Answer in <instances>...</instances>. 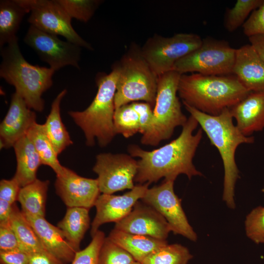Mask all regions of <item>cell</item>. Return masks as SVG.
Masks as SVG:
<instances>
[{
    "instance_id": "11",
    "label": "cell",
    "mask_w": 264,
    "mask_h": 264,
    "mask_svg": "<svg viewBox=\"0 0 264 264\" xmlns=\"http://www.w3.org/2000/svg\"><path fill=\"white\" fill-rule=\"evenodd\" d=\"M23 42L55 71L68 66L80 69L81 47L73 43L63 41L57 35L44 32L31 25Z\"/></svg>"
},
{
    "instance_id": "40",
    "label": "cell",
    "mask_w": 264,
    "mask_h": 264,
    "mask_svg": "<svg viewBox=\"0 0 264 264\" xmlns=\"http://www.w3.org/2000/svg\"><path fill=\"white\" fill-rule=\"evenodd\" d=\"M28 264H65L47 251L28 254Z\"/></svg>"
},
{
    "instance_id": "34",
    "label": "cell",
    "mask_w": 264,
    "mask_h": 264,
    "mask_svg": "<svg viewBox=\"0 0 264 264\" xmlns=\"http://www.w3.org/2000/svg\"><path fill=\"white\" fill-rule=\"evenodd\" d=\"M244 230L247 237L253 242L264 243V206H257L246 215Z\"/></svg>"
},
{
    "instance_id": "23",
    "label": "cell",
    "mask_w": 264,
    "mask_h": 264,
    "mask_svg": "<svg viewBox=\"0 0 264 264\" xmlns=\"http://www.w3.org/2000/svg\"><path fill=\"white\" fill-rule=\"evenodd\" d=\"M108 238L140 263L152 253L168 244L167 240L132 234L115 228L110 231Z\"/></svg>"
},
{
    "instance_id": "5",
    "label": "cell",
    "mask_w": 264,
    "mask_h": 264,
    "mask_svg": "<svg viewBox=\"0 0 264 264\" xmlns=\"http://www.w3.org/2000/svg\"><path fill=\"white\" fill-rule=\"evenodd\" d=\"M115 64L109 74L96 76L97 92L89 106L83 111H69V116L84 133L86 144L92 146L96 138L101 147L107 146L116 134L113 124L114 98L118 79Z\"/></svg>"
},
{
    "instance_id": "19",
    "label": "cell",
    "mask_w": 264,
    "mask_h": 264,
    "mask_svg": "<svg viewBox=\"0 0 264 264\" xmlns=\"http://www.w3.org/2000/svg\"><path fill=\"white\" fill-rule=\"evenodd\" d=\"M232 74L249 91H264V61L250 44L236 49Z\"/></svg>"
},
{
    "instance_id": "29",
    "label": "cell",
    "mask_w": 264,
    "mask_h": 264,
    "mask_svg": "<svg viewBox=\"0 0 264 264\" xmlns=\"http://www.w3.org/2000/svg\"><path fill=\"white\" fill-rule=\"evenodd\" d=\"M10 222L18 240L21 250L28 254L46 251L15 203L13 205Z\"/></svg>"
},
{
    "instance_id": "41",
    "label": "cell",
    "mask_w": 264,
    "mask_h": 264,
    "mask_svg": "<svg viewBox=\"0 0 264 264\" xmlns=\"http://www.w3.org/2000/svg\"><path fill=\"white\" fill-rule=\"evenodd\" d=\"M13 204L0 199V223L10 221Z\"/></svg>"
},
{
    "instance_id": "18",
    "label": "cell",
    "mask_w": 264,
    "mask_h": 264,
    "mask_svg": "<svg viewBox=\"0 0 264 264\" xmlns=\"http://www.w3.org/2000/svg\"><path fill=\"white\" fill-rule=\"evenodd\" d=\"M153 108L144 102H134L115 109L113 117L116 134L129 138L139 132L142 135L150 130L153 122Z\"/></svg>"
},
{
    "instance_id": "20",
    "label": "cell",
    "mask_w": 264,
    "mask_h": 264,
    "mask_svg": "<svg viewBox=\"0 0 264 264\" xmlns=\"http://www.w3.org/2000/svg\"><path fill=\"white\" fill-rule=\"evenodd\" d=\"M236 126L245 136L264 129V91H251L229 109Z\"/></svg>"
},
{
    "instance_id": "2",
    "label": "cell",
    "mask_w": 264,
    "mask_h": 264,
    "mask_svg": "<svg viewBox=\"0 0 264 264\" xmlns=\"http://www.w3.org/2000/svg\"><path fill=\"white\" fill-rule=\"evenodd\" d=\"M185 109L198 121L211 145L218 149L221 156L223 169L222 200L232 209L236 207L235 186L240 178L239 170L235 160V153L242 144H252L253 136L243 135L233 123L229 109H224L218 115L204 113L183 104Z\"/></svg>"
},
{
    "instance_id": "7",
    "label": "cell",
    "mask_w": 264,
    "mask_h": 264,
    "mask_svg": "<svg viewBox=\"0 0 264 264\" xmlns=\"http://www.w3.org/2000/svg\"><path fill=\"white\" fill-rule=\"evenodd\" d=\"M181 74L172 70L158 76L155 102L150 131L141 138L142 144L157 146L172 136L176 128L183 126L188 118L181 110L177 95Z\"/></svg>"
},
{
    "instance_id": "21",
    "label": "cell",
    "mask_w": 264,
    "mask_h": 264,
    "mask_svg": "<svg viewBox=\"0 0 264 264\" xmlns=\"http://www.w3.org/2000/svg\"><path fill=\"white\" fill-rule=\"evenodd\" d=\"M24 216L45 249L65 264H70L76 252L61 230L49 222L45 217Z\"/></svg>"
},
{
    "instance_id": "33",
    "label": "cell",
    "mask_w": 264,
    "mask_h": 264,
    "mask_svg": "<svg viewBox=\"0 0 264 264\" xmlns=\"http://www.w3.org/2000/svg\"><path fill=\"white\" fill-rule=\"evenodd\" d=\"M135 261L127 251L105 238L99 254V264H130Z\"/></svg>"
},
{
    "instance_id": "38",
    "label": "cell",
    "mask_w": 264,
    "mask_h": 264,
    "mask_svg": "<svg viewBox=\"0 0 264 264\" xmlns=\"http://www.w3.org/2000/svg\"><path fill=\"white\" fill-rule=\"evenodd\" d=\"M21 188V186L14 177L10 179H1L0 181V199L11 204L15 203Z\"/></svg>"
},
{
    "instance_id": "10",
    "label": "cell",
    "mask_w": 264,
    "mask_h": 264,
    "mask_svg": "<svg viewBox=\"0 0 264 264\" xmlns=\"http://www.w3.org/2000/svg\"><path fill=\"white\" fill-rule=\"evenodd\" d=\"M30 13L27 22L47 33L65 37L81 47L93 50L92 45L74 30L71 18L58 0H17Z\"/></svg>"
},
{
    "instance_id": "1",
    "label": "cell",
    "mask_w": 264,
    "mask_h": 264,
    "mask_svg": "<svg viewBox=\"0 0 264 264\" xmlns=\"http://www.w3.org/2000/svg\"><path fill=\"white\" fill-rule=\"evenodd\" d=\"M198 125L197 120L190 115L180 134L170 143L152 151L144 150L136 145L129 146L130 155L140 158L134 182L150 184L162 177L175 181L181 174L190 180L193 176H202L193 162L202 137L201 128L194 133Z\"/></svg>"
},
{
    "instance_id": "26",
    "label": "cell",
    "mask_w": 264,
    "mask_h": 264,
    "mask_svg": "<svg viewBox=\"0 0 264 264\" xmlns=\"http://www.w3.org/2000/svg\"><path fill=\"white\" fill-rule=\"evenodd\" d=\"M49 181L37 178L21 187L17 200L25 216L45 217L47 192Z\"/></svg>"
},
{
    "instance_id": "28",
    "label": "cell",
    "mask_w": 264,
    "mask_h": 264,
    "mask_svg": "<svg viewBox=\"0 0 264 264\" xmlns=\"http://www.w3.org/2000/svg\"><path fill=\"white\" fill-rule=\"evenodd\" d=\"M26 136L33 144L42 164L51 168L56 175L61 173L64 166L58 160V155L46 132L44 124L36 122L30 128Z\"/></svg>"
},
{
    "instance_id": "37",
    "label": "cell",
    "mask_w": 264,
    "mask_h": 264,
    "mask_svg": "<svg viewBox=\"0 0 264 264\" xmlns=\"http://www.w3.org/2000/svg\"><path fill=\"white\" fill-rule=\"evenodd\" d=\"M21 250L19 242L10 221L0 223V251Z\"/></svg>"
},
{
    "instance_id": "3",
    "label": "cell",
    "mask_w": 264,
    "mask_h": 264,
    "mask_svg": "<svg viewBox=\"0 0 264 264\" xmlns=\"http://www.w3.org/2000/svg\"><path fill=\"white\" fill-rule=\"evenodd\" d=\"M251 91L233 74H181L177 93L186 104L204 113L218 115L244 99Z\"/></svg>"
},
{
    "instance_id": "42",
    "label": "cell",
    "mask_w": 264,
    "mask_h": 264,
    "mask_svg": "<svg viewBox=\"0 0 264 264\" xmlns=\"http://www.w3.org/2000/svg\"><path fill=\"white\" fill-rule=\"evenodd\" d=\"M250 44L264 61V34L248 38Z\"/></svg>"
},
{
    "instance_id": "36",
    "label": "cell",
    "mask_w": 264,
    "mask_h": 264,
    "mask_svg": "<svg viewBox=\"0 0 264 264\" xmlns=\"http://www.w3.org/2000/svg\"><path fill=\"white\" fill-rule=\"evenodd\" d=\"M242 26L244 34L248 38L264 34V0L251 13Z\"/></svg>"
},
{
    "instance_id": "22",
    "label": "cell",
    "mask_w": 264,
    "mask_h": 264,
    "mask_svg": "<svg viewBox=\"0 0 264 264\" xmlns=\"http://www.w3.org/2000/svg\"><path fill=\"white\" fill-rule=\"evenodd\" d=\"M17 160V168L13 177L21 187L35 181L41 165V158L33 144L26 135L13 146Z\"/></svg>"
},
{
    "instance_id": "32",
    "label": "cell",
    "mask_w": 264,
    "mask_h": 264,
    "mask_svg": "<svg viewBox=\"0 0 264 264\" xmlns=\"http://www.w3.org/2000/svg\"><path fill=\"white\" fill-rule=\"evenodd\" d=\"M70 18L88 22L103 2L101 0H58Z\"/></svg>"
},
{
    "instance_id": "14",
    "label": "cell",
    "mask_w": 264,
    "mask_h": 264,
    "mask_svg": "<svg viewBox=\"0 0 264 264\" xmlns=\"http://www.w3.org/2000/svg\"><path fill=\"white\" fill-rule=\"evenodd\" d=\"M56 193L67 207H78L89 209L95 206L100 195L97 179L81 176L64 166L56 175Z\"/></svg>"
},
{
    "instance_id": "9",
    "label": "cell",
    "mask_w": 264,
    "mask_h": 264,
    "mask_svg": "<svg viewBox=\"0 0 264 264\" xmlns=\"http://www.w3.org/2000/svg\"><path fill=\"white\" fill-rule=\"evenodd\" d=\"M202 39L195 33H179L171 37L154 34L149 38L141 51L157 76L172 71L180 59L196 50Z\"/></svg>"
},
{
    "instance_id": "44",
    "label": "cell",
    "mask_w": 264,
    "mask_h": 264,
    "mask_svg": "<svg viewBox=\"0 0 264 264\" xmlns=\"http://www.w3.org/2000/svg\"><path fill=\"white\" fill-rule=\"evenodd\" d=\"M262 192L263 193L264 196V187L262 189Z\"/></svg>"
},
{
    "instance_id": "25",
    "label": "cell",
    "mask_w": 264,
    "mask_h": 264,
    "mask_svg": "<svg viewBox=\"0 0 264 264\" xmlns=\"http://www.w3.org/2000/svg\"><path fill=\"white\" fill-rule=\"evenodd\" d=\"M29 13L17 0H0V49L17 38L22 20Z\"/></svg>"
},
{
    "instance_id": "27",
    "label": "cell",
    "mask_w": 264,
    "mask_h": 264,
    "mask_svg": "<svg viewBox=\"0 0 264 264\" xmlns=\"http://www.w3.org/2000/svg\"><path fill=\"white\" fill-rule=\"evenodd\" d=\"M66 92V89H63L54 99L50 113L44 124L46 132L58 155L73 144L69 133L62 122L60 113L61 103Z\"/></svg>"
},
{
    "instance_id": "6",
    "label": "cell",
    "mask_w": 264,
    "mask_h": 264,
    "mask_svg": "<svg viewBox=\"0 0 264 264\" xmlns=\"http://www.w3.org/2000/svg\"><path fill=\"white\" fill-rule=\"evenodd\" d=\"M118 79L114 98L115 110L132 102L141 101L154 108L158 76L143 57L141 47L133 44L114 64Z\"/></svg>"
},
{
    "instance_id": "13",
    "label": "cell",
    "mask_w": 264,
    "mask_h": 264,
    "mask_svg": "<svg viewBox=\"0 0 264 264\" xmlns=\"http://www.w3.org/2000/svg\"><path fill=\"white\" fill-rule=\"evenodd\" d=\"M92 170L98 175L100 193L112 194L134 188L138 163L127 154L102 153L96 155Z\"/></svg>"
},
{
    "instance_id": "8",
    "label": "cell",
    "mask_w": 264,
    "mask_h": 264,
    "mask_svg": "<svg viewBox=\"0 0 264 264\" xmlns=\"http://www.w3.org/2000/svg\"><path fill=\"white\" fill-rule=\"evenodd\" d=\"M236 49L226 41L206 37L199 47L178 60L174 71L205 75L232 74Z\"/></svg>"
},
{
    "instance_id": "35",
    "label": "cell",
    "mask_w": 264,
    "mask_h": 264,
    "mask_svg": "<svg viewBox=\"0 0 264 264\" xmlns=\"http://www.w3.org/2000/svg\"><path fill=\"white\" fill-rule=\"evenodd\" d=\"M105 238V233L98 230L85 248L75 253L70 264H99V254Z\"/></svg>"
},
{
    "instance_id": "31",
    "label": "cell",
    "mask_w": 264,
    "mask_h": 264,
    "mask_svg": "<svg viewBox=\"0 0 264 264\" xmlns=\"http://www.w3.org/2000/svg\"><path fill=\"white\" fill-rule=\"evenodd\" d=\"M263 0H237L234 6L227 10L224 20L226 30L232 32L242 26L248 16L262 3Z\"/></svg>"
},
{
    "instance_id": "24",
    "label": "cell",
    "mask_w": 264,
    "mask_h": 264,
    "mask_svg": "<svg viewBox=\"0 0 264 264\" xmlns=\"http://www.w3.org/2000/svg\"><path fill=\"white\" fill-rule=\"evenodd\" d=\"M89 210L83 207H67L64 218L57 224L76 252L80 250L81 241L89 227Z\"/></svg>"
},
{
    "instance_id": "17",
    "label": "cell",
    "mask_w": 264,
    "mask_h": 264,
    "mask_svg": "<svg viewBox=\"0 0 264 264\" xmlns=\"http://www.w3.org/2000/svg\"><path fill=\"white\" fill-rule=\"evenodd\" d=\"M36 113L16 92L12 95L8 110L0 123V148H9L26 135L36 122Z\"/></svg>"
},
{
    "instance_id": "43",
    "label": "cell",
    "mask_w": 264,
    "mask_h": 264,
    "mask_svg": "<svg viewBox=\"0 0 264 264\" xmlns=\"http://www.w3.org/2000/svg\"><path fill=\"white\" fill-rule=\"evenodd\" d=\"M130 264H142L140 262L135 261Z\"/></svg>"
},
{
    "instance_id": "39",
    "label": "cell",
    "mask_w": 264,
    "mask_h": 264,
    "mask_svg": "<svg viewBox=\"0 0 264 264\" xmlns=\"http://www.w3.org/2000/svg\"><path fill=\"white\" fill-rule=\"evenodd\" d=\"M28 254L21 250L0 251V264H28Z\"/></svg>"
},
{
    "instance_id": "4",
    "label": "cell",
    "mask_w": 264,
    "mask_h": 264,
    "mask_svg": "<svg viewBox=\"0 0 264 264\" xmlns=\"http://www.w3.org/2000/svg\"><path fill=\"white\" fill-rule=\"evenodd\" d=\"M0 78L15 87L30 109L42 112L44 107L42 95L52 86L55 71L28 63L20 50L18 37L0 49Z\"/></svg>"
},
{
    "instance_id": "15",
    "label": "cell",
    "mask_w": 264,
    "mask_h": 264,
    "mask_svg": "<svg viewBox=\"0 0 264 264\" xmlns=\"http://www.w3.org/2000/svg\"><path fill=\"white\" fill-rule=\"evenodd\" d=\"M150 184L135 185L122 195L102 194L95 204L96 214L91 223L90 234L93 237L102 224L115 223L126 217L139 199L144 196Z\"/></svg>"
},
{
    "instance_id": "12",
    "label": "cell",
    "mask_w": 264,
    "mask_h": 264,
    "mask_svg": "<svg viewBox=\"0 0 264 264\" xmlns=\"http://www.w3.org/2000/svg\"><path fill=\"white\" fill-rule=\"evenodd\" d=\"M174 180L165 179L160 185L148 188L141 199L165 218L174 234L195 242L197 234L189 223L181 199L174 192Z\"/></svg>"
},
{
    "instance_id": "16",
    "label": "cell",
    "mask_w": 264,
    "mask_h": 264,
    "mask_svg": "<svg viewBox=\"0 0 264 264\" xmlns=\"http://www.w3.org/2000/svg\"><path fill=\"white\" fill-rule=\"evenodd\" d=\"M115 229L166 240L171 228L165 218L151 206L138 201L131 212L115 223Z\"/></svg>"
},
{
    "instance_id": "30",
    "label": "cell",
    "mask_w": 264,
    "mask_h": 264,
    "mask_svg": "<svg viewBox=\"0 0 264 264\" xmlns=\"http://www.w3.org/2000/svg\"><path fill=\"white\" fill-rule=\"evenodd\" d=\"M193 258L189 249L178 243H168L159 248L141 262L142 264H188Z\"/></svg>"
}]
</instances>
